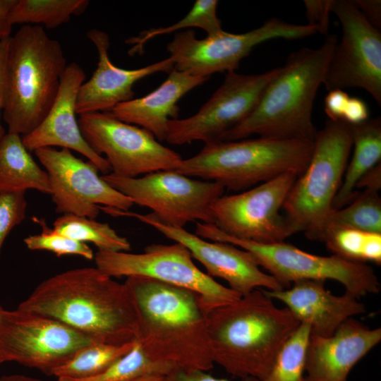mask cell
<instances>
[{"mask_svg":"<svg viewBox=\"0 0 381 381\" xmlns=\"http://www.w3.org/2000/svg\"><path fill=\"white\" fill-rule=\"evenodd\" d=\"M18 308L60 321L96 342L121 345L135 341L138 334L131 290L97 267L73 269L44 280Z\"/></svg>","mask_w":381,"mask_h":381,"instance_id":"obj_1","label":"cell"},{"mask_svg":"<svg viewBox=\"0 0 381 381\" xmlns=\"http://www.w3.org/2000/svg\"><path fill=\"white\" fill-rule=\"evenodd\" d=\"M125 284L138 313L136 341L150 358L181 370L213 368L207 313L198 294L145 277H128Z\"/></svg>","mask_w":381,"mask_h":381,"instance_id":"obj_2","label":"cell"},{"mask_svg":"<svg viewBox=\"0 0 381 381\" xmlns=\"http://www.w3.org/2000/svg\"><path fill=\"white\" fill-rule=\"evenodd\" d=\"M206 322L214 363L234 376L259 380L300 325L287 308L277 307L259 289L211 310Z\"/></svg>","mask_w":381,"mask_h":381,"instance_id":"obj_3","label":"cell"},{"mask_svg":"<svg viewBox=\"0 0 381 381\" xmlns=\"http://www.w3.org/2000/svg\"><path fill=\"white\" fill-rule=\"evenodd\" d=\"M337 41V35H329L318 48L302 47L291 53L254 110L221 141L252 135L313 141L317 133L312 119L313 103Z\"/></svg>","mask_w":381,"mask_h":381,"instance_id":"obj_4","label":"cell"},{"mask_svg":"<svg viewBox=\"0 0 381 381\" xmlns=\"http://www.w3.org/2000/svg\"><path fill=\"white\" fill-rule=\"evenodd\" d=\"M67 65L60 42L42 26L25 25L10 37L2 111L8 133L23 136L38 126L56 99Z\"/></svg>","mask_w":381,"mask_h":381,"instance_id":"obj_5","label":"cell"},{"mask_svg":"<svg viewBox=\"0 0 381 381\" xmlns=\"http://www.w3.org/2000/svg\"><path fill=\"white\" fill-rule=\"evenodd\" d=\"M313 141L259 137L205 144L195 155L182 159L177 172L245 190L285 173L298 177L306 169Z\"/></svg>","mask_w":381,"mask_h":381,"instance_id":"obj_6","label":"cell"},{"mask_svg":"<svg viewBox=\"0 0 381 381\" xmlns=\"http://www.w3.org/2000/svg\"><path fill=\"white\" fill-rule=\"evenodd\" d=\"M350 125L328 120L317 131L309 163L295 181L283 205L294 234L310 239L333 210L352 149Z\"/></svg>","mask_w":381,"mask_h":381,"instance_id":"obj_7","label":"cell"},{"mask_svg":"<svg viewBox=\"0 0 381 381\" xmlns=\"http://www.w3.org/2000/svg\"><path fill=\"white\" fill-rule=\"evenodd\" d=\"M211 241L226 242L248 251L258 265L268 272L284 289L301 280L341 283L358 298L380 290L378 278L366 263L350 261L336 255L320 256L303 251L284 241L260 243L224 234L214 224L196 222L195 234Z\"/></svg>","mask_w":381,"mask_h":381,"instance_id":"obj_8","label":"cell"},{"mask_svg":"<svg viewBox=\"0 0 381 381\" xmlns=\"http://www.w3.org/2000/svg\"><path fill=\"white\" fill-rule=\"evenodd\" d=\"M113 188L146 207L161 222L183 228L190 222L214 224L212 203L223 195L219 183L194 179L175 170L159 171L141 177L102 176Z\"/></svg>","mask_w":381,"mask_h":381,"instance_id":"obj_9","label":"cell"},{"mask_svg":"<svg viewBox=\"0 0 381 381\" xmlns=\"http://www.w3.org/2000/svg\"><path fill=\"white\" fill-rule=\"evenodd\" d=\"M94 259L96 267L111 277H145L192 291L207 313L241 296L202 272L180 243L152 244L141 253L98 250Z\"/></svg>","mask_w":381,"mask_h":381,"instance_id":"obj_10","label":"cell"},{"mask_svg":"<svg viewBox=\"0 0 381 381\" xmlns=\"http://www.w3.org/2000/svg\"><path fill=\"white\" fill-rule=\"evenodd\" d=\"M318 32L316 27L296 25L273 18L250 31L234 34L222 30L199 40L193 30L175 35L167 49L174 68L208 77L217 72L234 71L240 61L257 45L272 39L295 40Z\"/></svg>","mask_w":381,"mask_h":381,"instance_id":"obj_11","label":"cell"},{"mask_svg":"<svg viewBox=\"0 0 381 381\" xmlns=\"http://www.w3.org/2000/svg\"><path fill=\"white\" fill-rule=\"evenodd\" d=\"M96 342L70 326L37 313L4 309L0 316V363L13 361L47 375L79 350Z\"/></svg>","mask_w":381,"mask_h":381,"instance_id":"obj_12","label":"cell"},{"mask_svg":"<svg viewBox=\"0 0 381 381\" xmlns=\"http://www.w3.org/2000/svg\"><path fill=\"white\" fill-rule=\"evenodd\" d=\"M78 121L85 140L97 154L105 155L116 176L136 178L176 170L183 159L146 129L123 122L108 111L81 114Z\"/></svg>","mask_w":381,"mask_h":381,"instance_id":"obj_13","label":"cell"},{"mask_svg":"<svg viewBox=\"0 0 381 381\" xmlns=\"http://www.w3.org/2000/svg\"><path fill=\"white\" fill-rule=\"evenodd\" d=\"M331 12L340 22L337 41L322 84L326 90L361 88L381 105V33L352 0H332Z\"/></svg>","mask_w":381,"mask_h":381,"instance_id":"obj_14","label":"cell"},{"mask_svg":"<svg viewBox=\"0 0 381 381\" xmlns=\"http://www.w3.org/2000/svg\"><path fill=\"white\" fill-rule=\"evenodd\" d=\"M279 70L280 67L253 75L227 72L222 85L196 114L168 121L165 140L176 145L220 142L228 131L254 110Z\"/></svg>","mask_w":381,"mask_h":381,"instance_id":"obj_15","label":"cell"},{"mask_svg":"<svg viewBox=\"0 0 381 381\" xmlns=\"http://www.w3.org/2000/svg\"><path fill=\"white\" fill-rule=\"evenodd\" d=\"M297 178L285 173L242 193L222 195L211 206L214 224L238 239L260 243L284 241L294 233L280 211Z\"/></svg>","mask_w":381,"mask_h":381,"instance_id":"obj_16","label":"cell"},{"mask_svg":"<svg viewBox=\"0 0 381 381\" xmlns=\"http://www.w3.org/2000/svg\"><path fill=\"white\" fill-rule=\"evenodd\" d=\"M34 152L48 174L57 212L95 219L100 212L99 206L127 211L134 205L99 175L93 163L76 157L70 150L44 147Z\"/></svg>","mask_w":381,"mask_h":381,"instance_id":"obj_17","label":"cell"},{"mask_svg":"<svg viewBox=\"0 0 381 381\" xmlns=\"http://www.w3.org/2000/svg\"><path fill=\"white\" fill-rule=\"evenodd\" d=\"M114 217H129L153 227L167 238L180 243L199 261L211 277L225 280L229 287L241 296L258 288L267 291L284 289L273 277L263 272L248 251L226 242L211 241L190 233L184 228L174 227L159 221L152 214H142L110 207Z\"/></svg>","mask_w":381,"mask_h":381,"instance_id":"obj_18","label":"cell"},{"mask_svg":"<svg viewBox=\"0 0 381 381\" xmlns=\"http://www.w3.org/2000/svg\"><path fill=\"white\" fill-rule=\"evenodd\" d=\"M85 78L83 69L78 64H68L56 99L47 114L37 128L23 135L22 140L29 152L55 146L76 151L105 175L111 171L109 164L85 140L76 119L77 95Z\"/></svg>","mask_w":381,"mask_h":381,"instance_id":"obj_19","label":"cell"},{"mask_svg":"<svg viewBox=\"0 0 381 381\" xmlns=\"http://www.w3.org/2000/svg\"><path fill=\"white\" fill-rule=\"evenodd\" d=\"M87 38L98 54L97 66L91 78L79 88L76 114L109 111L116 105L133 99V85L140 80L157 72L169 73L174 69L171 57L147 66L133 70L115 66L109 57V37L105 32L92 29Z\"/></svg>","mask_w":381,"mask_h":381,"instance_id":"obj_20","label":"cell"},{"mask_svg":"<svg viewBox=\"0 0 381 381\" xmlns=\"http://www.w3.org/2000/svg\"><path fill=\"white\" fill-rule=\"evenodd\" d=\"M380 340V327L370 329L353 318L329 337L311 333L303 381H346L353 367Z\"/></svg>","mask_w":381,"mask_h":381,"instance_id":"obj_21","label":"cell"},{"mask_svg":"<svg viewBox=\"0 0 381 381\" xmlns=\"http://www.w3.org/2000/svg\"><path fill=\"white\" fill-rule=\"evenodd\" d=\"M262 291L270 298L284 303L300 323L310 326L312 334L324 337L332 335L346 320L366 311L358 298L347 292L333 295L321 281L301 280L292 287Z\"/></svg>","mask_w":381,"mask_h":381,"instance_id":"obj_22","label":"cell"},{"mask_svg":"<svg viewBox=\"0 0 381 381\" xmlns=\"http://www.w3.org/2000/svg\"><path fill=\"white\" fill-rule=\"evenodd\" d=\"M208 78L174 68L154 91L144 97L121 103L108 112L123 122L146 129L159 142L164 141L168 121L178 119V102Z\"/></svg>","mask_w":381,"mask_h":381,"instance_id":"obj_23","label":"cell"},{"mask_svg":"<svg viewBox=\"0 0 381 381\" xmlns=\"http://www.w3.org/2000/svg\"><path fill=\"white\" fill-rule=\"evenodd\" d=\"M28 189L50 194L48 174L25 148L22 137L8 132L0 140V193Z\"/></svg>","mask_w":381,"mask_h":381,"instance_id":"obj_24","label":"cell"},{"mask_svg":"<svg viewBox=\"0 0 381 381\" xmlns=\"http://www.w3.org/2000/svg\"><path fill=\"white\" fill-rule=\"evenodd\" d=\"M353 152L342 183L334 200L333 210L348 205L357 195L361 179L381 159V119L377 117L351 126Z\"/></svg>","mask_w":381,"mask_h":381,"instance_id":"obj_25","label":"cell"},{"mask_svg":"<svg viewBox=\"0 0 381 381\" xmlns=\"http://www.w3.org/2000/svg\"><path fill=\"white\" fill-rule=\"evenodd\" d=\"M378 192L363 189L346 206L332 210L310 239L322 241L326 234L337 229L381 234V198Z\"/></svg>","mask_w":381,"mask_h":381,"instance_id":"obj_26","label":"cell"},{"mask_svg":"<svg viewBox=\"0 0 381 381\" xmlns=\"http://www.w3.org/2000/svg\"><path fill=\"white\" fill-rule=\"evenodd\" d=\"M89 4L87 0H16L9 20L12 25H44L55 28L68 22L72 16L82 14Z\"/></svg>","mask_w":381,"mask_h":381,"instance_id":"obj_27","label":"cell"},{"mask_svg":"<svg viewBox=\"0 0 381 381\" xmlns=\"http://www.w3.org/2000/svg\"><path fill=\"white\" fill-rule=\"evenodd\" d=\"M53 229L73 240L93 243L100 251L127 252L131 244L108 224L87 217L64 214L53 223Z\"/></svg>","mask_w":381,"mask_h":381,"instance_id":"obj_28","label":"cell"},{"mask_svg":"<svg viewBox=\"0 0 381 381\" xmlns=\"http://www.w3.org/2000/svg\"><path fill=\"white\" fill-rule=\"evenodd\" d=\"M136 340L116 345L93 342L79 350L68 361L52 373L58 377L86 378L99 374L116 361L128 353Z\"/></svg>","mask_w":381,"mask_h":381,"instance_id":"obj_29","label":"cell"},{"mask_svg":"<svg viewBox=\"0 0 381 381\" xmlns=\"http://www.w3.org/2000/svg\"><path fill=\"white\" fill-rule=\"evenodd\" d=\"M322 242L334 255L344 259L365 263H381V234L353 229L329 231Z\"/></svg>","mask_w":381,"mask_h":381,"instance_id":"obj_30","label":"cell"},{"mask_svg":"<svg viewBox=\"0 0 381 381\" xmlns=\"http://www.w3.org/2000/svg\"><path fill=\"white\" fill-rule=\"evenodd\" d=\"M217 0H197L190 11L184 18L167 27L145 30L138 37L129 38L126 43L132 44L129 54L134 55L143 52L145 43L151 39L162 35L170 34L175 30L188 28H199L205 30L207 35L222 32L221 21L217 15Z\"/></svg>","mask_w":381,"mask_h":381,"instance_id":"obj_31","label":"cell"},{"mask_svg":"<svg viewBox=\"0 0 381 381\" xmlns=\"http://www.w3.org/2000/svg\"><path fill=\"white\" fill-rule=\"evenodd\" d=\"M176 370L170 364L150 358L136 341L135 346L128 353L99 374L80 379L58 377L57 381H129L148 374L167 375Z\"/></svg>","mask_w":381,"mask_h":381,"instance_id":"obj_32","label":"cell"},{"mask_svg":"<svg viewBox=\"0 0 381 381\" xmlns=\"http://www.w3.org/2000/svg\"><path fill=\"white\" fill-rule=\"evenodd\" d=\"M310 326L300 323L279 351L267 374L258 381H303Z\"/></svg>","mask_w":381,"mask_h":381,"instance_id":"obj_33","label":"cell"},{"mask_svg":"<svg viewBox=\"0 0 381 381\" xmlns=\"http://www.w3.org/2000/svg\"><path fill=\"white\" fill-rule=\"evenodd\" d=\"M41 229V233L30 235L24 239L26 247L32 250H48L57 256L76 255L87 260L94 259L92 250L85 243H81L64 236L47 226L42 218L34 217Z\"/></svg>","mask_w":381,"mask_h":381,"instance_id":"obj_34","label":"cell"},{"mask_svg":"<svg viewBox=\"0 0 381 381\" xmlns=\"http://www.w3.org/2000/svg\"><path fill=\"white\" fill-rule=\"evenodd\" d=\"M25 192L0 193V253L11 230L26 216Z\"/></svg>","mask_w":381,"mask_h":381,"instance_id":"obj_35","label":"cell"},{"mask_svg":"<svg viewBox=\"0 0 381 381\" xmlns=\"http://www.w3.org/2000/svg\"><path fill=\"white\" fill-rule=\"evenodd\" d=\"M332 0H305L308 25L316 27L318 32L327 34Z\"/></svg>","mask_w":381,"mask_h":381,"instance_id":"obj_36","label":"cell"},{"mask_svg":"<svg viewBox=\"0 0 381 381\" xmlns=\"http://www.w3.org/2000/svg\"><path fill=\"white\" fill-rule=\"evenodd\" d=\"M325 99V111L329 120L342 121L350 96L343 90L328 91Z\"/></svg>","mask_w":381,"mask_h":381,"instance_id":"obj_37","label":"cell"},{"mask_svg":"<svg viewBox=\"0 0 381 381\" xmlns=\"http://www.w3.org/2000/svg\"><path fill=\"white\" fill-rule=\"evenodd\" d=\"M369 109L365 102L358 97H350L347 102L342 122L353 126L368 119Z\"/></svg>","mask_w":381,"mask_h":381,"instance_id":"obj_38","label":"cell"},{"mask_svg":"<svg viewBox=\"0 0 381 381\" xmlns=\"http://www.w3.org/2000/svg\"><path fill=\"white\" fill-rule=\"evenodd\" d=\"M365 18L376 29L381 28V1L380 0H352Z\"/></svg>","mask_w":381,"mask_h":381,"instance_id":"obj_39","label":"cell"},{"mask_svg":"<svg viewBox=\"0 0 381 381\" xmlns=\"http://www.w3.org/2000/svg\"><path fill=\"white\" fill-rule=\"evenodd\" d=\"M171 381H229L226 379L214 377L203 370H176L168 375ZM259 380L248 377L243 381H258Z\"/></svg>","mask_w":381,"mask_h":381,"instance_id":"obj_40","label":"cell"},{"mask_svg":"<svg viewBox=\"0 0 381 381\" xmlns=\"http://www.w3.org/2000/svg\"><path fill=\"white\" fill-rule=\"evenodd\" d=\"M9 37L0 40V140L6 133L4 128L1 122V116L4 104V74H5V64L8 46Z\"/></svg>","mask_w":381,"mask_h":381,"instance_id":"obj_41","label":"cell"},{"mask_svg":"<svg viewBox=\"0 0 381 381\" xmlns=\"http://www.w3.org/2000/svg\"><path fill=\"white\" fill-rule=\"evenodd\" d=\"M16 1L0 0V40L11 37L13 25L9 15Z\"/></svg>","mask_w":381,"mask_h":381,"instance_id":"obj_42","label":"cell"},{"mask_svg":"<svg viewBox=\"0 0 381 381\" xmlns=\"http://www.w3.org/2000/svg\"><path fill=\"white\" fill-rule=\"evenodd\" d=\"M381 188V166L380 163L366 173L359 181L357 189H372L379 191Z\"/></svg>","mask_w":381,"mask_h":381,"instance_id":"obj_43","label":"cell"},{"mask_svg":"<svg viewBox=\"0 0 381 381\" xmlns=\"http://www.w3.org/2000/svg\"><path fill=\"white\" fill-rule=\"evenodd\" d=\"M129 381H171L168 375L148 374L139 376Z\"/></svg>","mask_w":381,"mask_h":381,"instance_id":"obj_44","label":"cell"},{"mask_svg":"<svg viewBox=\"0 0 381 381\" xmlns=\"http://www.w3.org/2000/svg\"><path fill=\"white\" fill-rule=\"evenodd\" d=\"M0 381H42L41 380L23 375H10L0 377Z\"/></svg>","mask_w":381,"mask_h":381,"instance_id":"obj_45","label":"cell"},{"mask_svg":"<svg viewBox=\"0 0 381 381\" xmlns=\"http://www.w3.org/2000/svg\"><path fill=\"white\" fill-rule=\"evenodd\" d=\"M3 310H4V308H3L1 307V306L0 305V316H1V312H2ZM1 363H0V365H1Z\"/></svg>","mask_w":381,"mask_h":381,"instance_id":"obj_46","label":"cell"}]
</instances>
